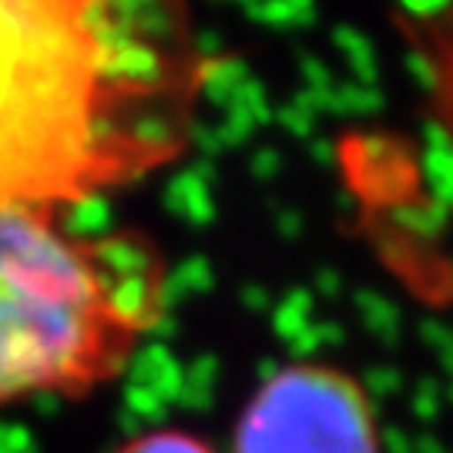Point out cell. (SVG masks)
<instances>
[{"instance_id": "1", "label": "cell", "mask_w": 453, "mask_h": 453, "mask_svg": "<svg viewBox=\"0 0 453 453\" xmlns=\"http://www.w3.org/2000/svg\"><path fill=\"white\" fill-rule=\"evenodd\" d=\"M209 81L188 0H0V211H61L179 158Z\"/></svg>"}, {"instance_id": "2", "label": "cell", "mask_w": 453, "mask_h": 453, "mask_svg": "<svg viewBox=\"0 0 453 453\" xmlns=\"http://www.w3.org/2000/svg\"><path fill=\"white\" fill-rule=\"evenodd\" d=\"M58 215L0 211V410L111 383L165 316L145 235H81Z\"/></svg>"}, {"instance_id": "3", "label": "cell", "mask_w": 453, "mask_h": 453, "mask_svg": "<svg viewBox=\"0 0 453 453\" xmlns=\"http://www.w3.org/2000/svg\"><path fill=\"white\" fill-rule=\"evenodd\" d=\"M232 453H383L380 420L357 376L292 363L262 380L235 423Z\"/></svg>"}, {"instance_id": "4", "label": "cell", "mask_w": 453, "mask_h": 453, "mask_svg": "<svg viewBox=\"0 0 453 453\" xmlns=\"http://www.w3.org/2000/svg\"><path fill=\"white\" fill-rule=\"evenodd\" d=\"M114 453H219L209 440L195 437L188 430H175V426H165V430H145L138 437L125 440Z\"/></svg>"}]
</instances>
